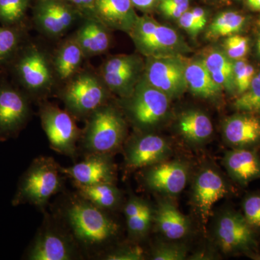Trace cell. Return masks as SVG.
<instances>
[{
    "mask_svg": "<svg viewBox=\"0 0 260 260\" xmlns=\"http://www.w3.org/2000/svg\"><path fill=\"white\" fill-rule=\"evenodd\" d=\"M64 218L73 237L86 249H98L116 237L119 226L104 210L80 196L71 200Z\"/></svg>",
    "mask_w": 260,
    "mask_h": 260,
    "instance_id": "1",
    "label": "cell"
},
{
    "mask_svg": "<svg viewBox=\"0 0 260 260\" xmlns=\"http://www.w3.org/2000/svg\"><path fill=\"white\" fill-rule=\"evenodd\" d=\"M60 167L51 157L40 156L30 164L19 181L13 205L29 203L42 208L61 186Z\"/></svg>",
    "mask_w": 260,
    "mask_h": 260,
    "instance_id": "2",
    "label": "cell"
},
{
    "mask_svg": "<svg viewBox=\"0 0 260 260\" xmlns=\"http://www.w3.org/2000/svg\"><path fill=\"white\" fill-rule=\"evenodd\" d=\"M125 135V121L120 113L104 104L88 116L83 134V148L89 153L109 155L120 148Z\"/></svg>",
    "mask_w": 260,
    "mask_h": 260,
    "instance_id": "3",
    "label": "cell"
},
{
    "mask_svg": "<svg viewBox=\"0 0 260 260\" xmlns=\"http://www.w3.org/2000/svg\"><path fill=\"white\" fill-rule=\"evenodd\" d=\"M129 34L138 51L148 57L176 55L187 49L185 43L174 29L147 15L138 16Z\"/></svg>",
    "mask_w": 260,
    "mask_h": 260,
    "instance_id": "4",
    "label": "cell"
},
{
    "mask_svg": "<svg viewBox=\"0 0 260 260\" xmlns=\"http://www.w3.org/2000/svg\"><path fill=\"white\" fill-rule=\"evenodd\" d=\"M107 90L100 77L90 72H83L69 80L61 97L67 110L72 115L88 117L105 104Z\"/></svg>",
    "mask_w": 260,
    "mask_h": 260,
    "instance_id": "5",
    "label": "cell"
},
{
    "mask_svg": "<svg viewBox=\"0 0 260 260\" xmlns=\"http://www.w3.org/2000/svg\"><path fill=\"white\" fill-rule=\"evenodd\" d=\"M21 47L13 60L15 76L25 90L39 93L50 88L54 68L47 56L34 47Z\"/></svg>",
    "mask_w": 260,
    "mask_h": 260,
    "instance_id": "6",
    "label": "cell"
},
{
    "mask_svg": "<svg viewBox=\"0 0 260 260\" xmlns=\"http://www.w3.org/2000/svg\"><path fill=\"white\" fill-rule=\"evenodd\" d=\"M40 117L51 148L59 153L74 157L80 133L73 116L52 104H45L41 109Z\"/></svg>",
    "mask_w": 260,
    "mask_h": 260,
    "instance_id": "7",
    "label": "cell"
},
{
    "mask_svg": "<svg viewBox=\"0 0 260 260\" xmlns=\"http://www.w3.org/2000/svg\"><path fill=\"white\" fill-rule=\"evenodd\" d=\"M128 99L127 110L130 117L140 127L155 125L165 117L169 111V96L152 86L144 78L138 81Z\"/></svg>",
    "mask_w": 260,
    "mask_h": 260,
    "instance_id": "8",
    "label": "cell"
},
{
    "mask_svg": "<svg viewBox=\"0 0 260 260\" xmlns=\"http://www.w3.org/2000/svg\"><path fill=\"white\" fill-rule=\"evenodd\" d=\"M215 237L219 247L225 254L251 255L257 251L254 230L242 214L232 211L221 215L215 228Z\"/></svg>",
    "mask_w": 260,
    "mask_h": 260,
    "instance_id": "9",
    "label": "cell"
},
{
    "mask_svg": "<svg viewBox=\"0 0 260 260\" xmlns=\"http://www.w3.org/2000/svg\"><path fill=\"white\" fill-rule=\"evenodd\" d=\"M145 67V79L170 98L180 96L187 88L185 63L176 55L150 56Z\"/></svg>",
    "mask_w": 260,
    "mask_h": 260,
    "instance_id": "10",
    "label": "cell"
},
{
    "mask_svg": "<svg viewBox=\"0 0 260 260\" xmlns=\"http://www.w3.org/2000/svg\"><path fill=\"white\" fill-rule=\"evenodd\" d=\"M81 15L79 10L66 0H38L34 20L45 35L59 37L68 31Z\"/></svg>",
    "mask_w": 260,
    "mask_h": 260,
    "instance_id": "11",
    "label": "cell"
},
{
    "mask_svg": "<svg viewBox=\"0 0 260 260\" xmlns=\"http://www.w3.org/2000/svg\"><path fill=\"white\" fill-rule=\"evenodd\" d=\"M141 70L140 59L133 55H118L109 58L102 64L101 79L108 90L128 98L139 81Z\"/></svg>",
    "mask_w": 260,
    "mask_h": 260,
    "instance_id": "12",
    "label": "cell"
},
{
    "mask_svg": "<svg viewBox=\"0 0 260 260\" xmlns=\"http://www.w3.org/2000/svg\"><path fill=\"white\" fill-rule=\"evenodd\" d=\"M28 99L20 90L9 85L0 86V138L14 136L28 120Z\"/></svg>",
    "mask_w": 260,
    "mask_h": 260,
    "instance_id": "13",
    "label": "cell"
},
{
    "mask_svg": "<svg viewBox=\"0 0 260 260\" xmlns=\"http://www.w3.org/2000/svg\"><path fill=\"white\" fill-rule=\"evenodd\" d=\"M227 193L226 184L218 172L205 169L199 173L193 186L192 203L204 226L209 220L214 205Z\"/></svg>",
    "mask_w": 260,
    "mask_h": 260,
    "instance_id": "14",
    "label": "cell"
},
{
    "mask_svg": "<svg viewBox=\"0 0 260 260\" xmlns=\"http://www.w3.org/2000/svg\"><path fill=\"white\" fill-rule=\"evenodd\" d=\"M172 149L162 137L147 134L132 140L125 150L126 166L131 170L151 167L164 161Z\"/></svg>",
    "mask_w": 260,
    "mask_h": 260,
    "instance_id": "15",
    "label": "cell"
},
{
    "mask_svg": "<svg viewBox=\"0 0 260 260\" xmlns=\"http://www.w3.org/2000/svg\"><path fill=\"white\" fill-rule=\"evenodd\" d=\"M60 172L71 178L75 183L93 185L115 181V167L109 155L89 153L83 161L73 167H60Z\"/></svg>",
    "mask_w": 260,
    "mask_h": 260,
    "instance_id": "16",
    "label": "cell"
},
{
    "mask_svg": "<svg viewBox=\"0 0 260 260\" xmlns=\"http://www.w3.org/2000/svg\"><path fill=\"white\" fill-rule=\"evenodd\" d=\"M187 179V167L178 160L158 162L149 167L144 174L145 184L150 190L169 195L181 192Z\"/></svg>",
    "mask_w": 260,
    "mask_h": 260,
    "instance_id": "17",
    "label": "cell"
},
{
    "mask_svg": "<svg viewBox=\"0 0 260 260\" xmlns=\"http://www.w3.org/2000/svg\"><path fill=\"white\" fill-rule=\"evenodd\" d=\"M223 136L233 148L254 149L260 145V116L242 112L224 121Z\"/></svg>",
    "mask_w": 260,
    "mask_h": 260,
    "instance_id": "18",
    "label": "cell"
},
{
    "mask_svg": "<svg viewBox=\"0 0 260 260\" xmlns=\"http://www.w3.org/2000/svg\"><path fill=\"white\" fill-rule=\"evenodd\" d=\"M91 16L109 29L128 34L138 18L131 0H95Z\"/></svg>",
    "mask_w": 260,
    "mask_h": 260,
    "instance_id": "19",
    "label": "cell"
},
{
    "mask_svg": "<svg viewBox=\"0 0 260 260\" xmlns=\"http://www.w3.org/2000/svg\"><path fill=\"white\" fill-rule=\"evenodd\" d=\"M73 241L55 230L47 229L38 235L29 249L30 260H70L75 256Z\"/></svg>",
    "mask_w": 260,
    "mask_h": 260,
    "instance_id": "20",
    "label": "cell"
},
{
    "mask_svg": "<svg viewBox=\"0 0 260 260\" xmlns=\"http://www.w3.org/2000/svg\"><path fill=\"white\" fill-rule=\"evenodd\" d=\"M223 161L231 177L242 185L260 179V158L254 149L233 148Z\"/></svg>",
    "mask_w": 260,
    "mask_h": 260,
    "instance_id": "21",
    "label": "cell"
},
{
    "mask_svg": "<svg viewBox=\"0 0 260 260\" xmlns=\"http://www.w3.org/2000/svg\"><path fill=\"white\" fill-rule=\"evenodd\" d=\"M109 28L93 16H88L75 32L74 38L85 56L100 55L111 44Z\"/></svg>",
    "mask_w": 260,
    "mask_h": 260,
    "instance_id": "22",
    "label": "cell"
},
{
    "mask_svg": "<svg viewBox=\"0 0 260 260\" xmlns=\"http://www.w3.org/2000/svg\"><path fill=\"white\" fill-rule=\"evenodd\" d=\"M153 222L157 229L169 240H179L187 235L190 222L177 207L169 201H160L154 212Z\"/></svg>",
    "mask_w": 260,
    "mask_h": 260,
    "instance_id": "23",
    "label": "cell"
},
{
    "mask_svg": "<svg viewBox=\"0 0 260 260\" xmlns=\"http://www.w3.org/2000/svg\"><path fill=\"white\" fill-rule=\"evenodd\" d=\"M85 57L74 37L68 39L56 51L53 61L54 73L59 80L71 79L78 73Z\"/></svg>",
    "mask_w": 260,
    "mask_h": 260,
    "instance_id": "24",
    "label": "cell"
},
{
    "mask_svg": "<svg viewBox=\"0 0 260 260\" xmlns=\"http://www.w3.org/2000/svg\"><path fill=\"white\" fill-rule=\"evenodd\" d=\"M185 78L187 88L198 96L214 99L221 93V87L213 79L203 60L186 64Z\"/></svg>",
    "mask_w": 260,
    "mask_h": 260,
    "instance_id": "25",
    "label": "cell"
},
{
    "mask_svg": "<svg viewBox=\"0 0 260 260\" xmlns=\"http://www.w3.org/2000/svg\"><path fill=\"white\" fill-rule=\"evenodd\" d=\"M124 212L130 235L138 239L146 236L153 222L154 211L150 205L139 198L132 197Z\"/></svg>",
    "mask_w": 260,
    "mask_h": 260,
    "instance_id": "26",
    "label": "cell"
},
{
    "mask_svg": "<svg viewBox=\"0 0 260 260\" xmlns=\"http://www.w3.org/2000/svg\"><path fill=\"white\" fill-rule=\"evenodd\" d=\"M178 127L181 135L186 140L195 144L206 141L213 132L210 118L198 110L183 113L178 121Z\"/></svg>",
    "mask_w": 260,
    "mask_h": 260,
    "instance_id": "27",
    "label": "cell"
},
{
    "mask_svg": "<svg viewBox=\"0 0 260 260\" xmlns=\"http://www.w3.org/2000/svg\"><path fill=\"white\" fill-rule=\"evenodd\" d=\"M215 83L229 93L236 91L234 62L223 51L213 50L202 59Z\"/></svg>",
    "mask_w": 260,
    "mask_h": 260,
    "instance_id": "28",
    "label": "cell"
},
{
    "mask_svg": "<svg viewBox=\"0 0 260 260\" xmlns=\"http://www.w3.org/2000/svg\"><path fill=\"white\" fill-rule=\"evenodd\" d=\"M75 186L82 198L101 209H113L120 201V191L112 183H103L93 185H83L75 183Z\"/></svg>",
    "mask_w": 260,
    "mask_h": 260,
    "instance_id": "29",
    "label": "cell"
},
{
    "mask_svg": "<svg viewBox=\"0 0 260 260\" xmlns=\"http://www.w3.org/2000/svg\"><path fill=\"white\" fill-rule=\"evenodd\" d=\"M246 18L236 12H223L210 24L207 37L215 39L234 35L242 30Z\"/></svg>",
    "mask_w": 260,
    "mask_h": 260,
    "instance_id": "30",
    "label": "cell"
},
{
    "mask_svg": "<svg viewBox=\"0 0 260 260\" xmlns=\"http://www.w3.org/2000/svg\"><path fill=\"white\" fill-rule=\"evenodd\" d=\"M23 34L20 25H0V65L9 62L21 48Z\"/></svg>",
    "mask_w": 260,
    "mask_h": 260,
    "instance_id": "31",
    "label": "cell"
},
{
    "mask_svg": "<svg viewBox=\"0 0 260 260\" xmlns=\"http://www.w3.org/2000/svg\"><path fill=\"white\" fill-rule=\"evenodd\" d=\"M29 5L30 0H0V23L6 26L20 25Z\"/></svg>",
    "mask_w": 260,
    "mask_h": 260,
    "instance_id": "32",
    "label": "cell"
},
{
    "mask_svg": "<svg viewBox=\"0 0 260 260\" xmlns=\"http://www.w3.org/2000/svg\"><path fill=\"white\" fill-rule=\"evenodd\" d=\"M234 107L239 112L260 114V72L254 75L248 90L236 99Z\"/></svg>",
    "mask_w": 260,
    "mask_h": 260,
    "instance_id": "33",
    "label": "cell"
},
{
    "mask_svg": "<svg viewBox=\"0 0 260 260\" xmlns=\"http://www.w3.org/2000/svg\"><path fill=\"white\" fill-rule=\"evenodd\" d=\"M255 71L251 64L243 59L234 62V78L236 90L239 95L244 93L250 86Z\"/></svg>",
    "mask_w": 260,
    "mask_h": 260,
    "instance_id": "34",
    "label": "cell"
},
{
    "mask_svg": "<svg viewBox=\"0 0 260 260\" xmlns=\"http://www.w3.org/2000/svg\"><path fill=\"white\" fill-rule=\"evenodd\" d=\"M187 249L182 244L161 243L155 246L152 252L153 260H183L186 259Z\"/></svg>",
    "mask_w": 260,
    "mask_h": 260,
    "instance_id": "35",
    "label": "cell"
},
{
    "mask_svg": "<svg viewBox=\"0 0 260 260\" xmlns=\"http://www.w3.org/2000/svg\"><path fill=\"white\" fill-rule=\"evenodd\" d=\"M244 217L254 230H260V193L249 195L242 205Z\"/></svg>",
    "mask_w": 260,
    "mask_h": 260,
    "instance_id": "36",
    "label": "cell"
},
{
    "mask_svg": "<svg viewBox=\"0 0 260 260\" xmlns=\"http://www.w3.org/2000/svg\"><path fill=\"white\" fill-rule=\"evenodd\" d=\"M225 54L230 59L234 60L242 59L249 50V40L242 36L234 35L228 37L224 42Z\"/></svg>",
    "mask_w": 260,
    "mask_h": 260,
    "instance_id": "37",
    "label": "cell"
},
{
    "mask_svg": "<svg viewBox=\"0 0 260 260\" xmlns=\"http://www.w3.org/2000/svg\"><path fill=\"white\" fill-rule=\"evenodd\" d=\"M144 251L138 246H126L109 253L108 260H141L144 259Z\"/></svg>",
    "mask_w": 260,
    "mask_h": 260,
    "instance_id": "38",
    "label": "cell"
},
{
    "mask_svg": "<svg viewBox=\"0 0 260 260\" xmlns=\"http://www.w3.org/2000/svg\"><path fill=\"white\" fill-rule=\"evenodd\" d=\"M178 20H179V24L181 28L184 29L189 35L193 36V37H196L203 30V28L200 26L199 24L195 20L191 10H188Z\"/></svg>",
    "mask_w": 260,
    "mask_h": 260,
    "instance_id": "39",
    "label": "cell"
},
{
    "mask_svg": "<svg viewBox=\"0 0 260 260\" xmlns=\"http://www.w3.org/2000/svg\"><path fill=\"white\" fill-rule=\"evenodd\" d=\"M158 8L159 10L169 18L179 19L189 10V5L159 4Z\"/></svg>",
    "mask_w": 260,
    "mask_h": 260,
    "instance_id": "40",
    "label": "cell"
},
{
    "mask_svg": "<svg viewBox=\"0 0 260 260\" xmlns=\"http://www.w3.org/2000/svg\"><path fill=\"white\" fill-rule=\"evenodd\" d=\"M67 2L73 5L82 13H86L88 16L93 14L95 0H66Z\"/></svg>",
    "mask_w": 260,
    "mask_h": 260,
    "instance_id": "41",
    "label": "cell"
},
{
    "mask_svg": "<svg viewBox=\"0 0 260 260\" xmlns=\"http://www.w3.org/2000/svg\"><path fill=\"white\" fill-rule=\"evenodd\" d=\"M157 1L158 0H131L134 8L142 11H147L152 9L155 6Z\"/></svg>",
    "mask_w": 260,
    "mask_h": 260,
    "instance_id": "42",
    "label": "cell"
},
{
    "mask_svg": "<svg viewBox=\"0 0 260 260\" xmlns=\"http://www.w3.org/2000/svg\"><path fill=\"white\" fill-rule=\"evenodd\" d=\"M193 16L197 20L200 26L202 28L204 29L207 23V14L206 12L204 10L200 8H195L194 9L191 10Z\"/></svg>",
    "mask_w": 260,
    "mask_h": 260,
    "instance_id": "43",
    "label": "cell"
},
{
    "mask_svg": "<svg viewBox=\"0 0 260 260\" xmlns=\"http://www.w3.org/2000/svg\"><path fill=\"white\" fill-rule=\"evenodd\" d=\"M159 4L189 5V0H159Z\"/></svg>",
    "mask_w": 260,
    "mask_h": 260,
    "instance_id": "44",
    "label": "cell"
},
{
    "mask_svg": "<svg viewBox=\"0 0 260 260\" xmlns=\"http://www.w3.org/2000/svg\"><path fill=\"white\" fill-rule=\"evenodd\" d=\"M247 3L251 9L260 10V0H247Z\"/></svg>",
    "mask_w": 260,
    "mask_h": 260,
    "instance_id": "45",
    "label": "cell"
},
{
    "mask_svg": "<svg viewBox=\"0 0 260 260\" xmlns=\"http://www.w3.org/2000/svg\"><path fill=\"white\" fill-rule=\"evenodd\" d=\"M256 47H257L258 54L260 56V36L258 38L257 44H256Z\"/></svg>",
    "mask_w": 260,
    "mask_h": 260,
    "instance_id": "46",
    "label": "cell"
},
{
    "mask_svg": "<svg viewBox=\"0 0 260 260\" xmlns=\"http://www.w3.org/2000/svg\"><path fill=\"white\" fill-rule=\"evenodd\" d=\"M258 25H259L260 27V18L259 19V21H258Z\"/></svg>",
    "mask_w": 260,
    "mask_h": 260,
    "instance_id": "47",
    "label": "cell"
}]
</instances>
